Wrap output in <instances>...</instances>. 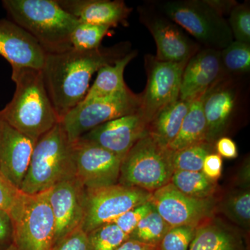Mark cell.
I'll return each mask as SVG.
<instances>
[{"mask_svg":"<svg viewBox=\"0 0 250 250\" xmlns=\"http://www.w3.org/2000/svg\"><path fill=\"white\" fill-rule=\"evenodd\" d=\"M129 51V43L121 42L94 50L72 49L62 53L46 54L41 71L60 121L84 99L94 74L102 67L114 63Z\"/></svg>","mask_w":250,"mask_h":250,"instance_id":"6da1fadb","label":"cell"},{"mask_svg":"<svg viewBox=\"0 0 250 250\" xmlns=\"http://www.w3.org/2000/svg\"><path fill=\"white\" fill-rule=\"evenodd\" d=\"M11 69L16 90L12 100L0 111V118L37 141L60 123V118L47 93L41 70L26 67Z\"/></svg>","mask_w":250,"mask_h":250,"instance_id":"7a4b0ae2","label":"cell"},{"mask_svg":"<svg viewBox=\"0 0 250 250\" xmlns=\"http://www.w3.org/2000/svg\"><path fill=\"white\" fill-rule=\"evenodd\" d=\"M11 21L30 34L46 54L72 48L70 36L80 22L57 0H3Z\"/></svg>","mask_w":250,"mask_h":250,"instance_id":"3957f363","label":"cell"},{"mask_svg":"<svg viewBox=\"0 0 250 250\" xmlns=\"http://www.w3.org/2000/svg\"><path fill=\"white\" fill-rule=\"evenodd\" d=\"M75 176L72 143L59 123L36 141L20 190L36 194Z\"/></svg>","mask_w":250,"mask_h":250,"instance_id":"277c9868","label":"cell"},{"mask_svg":"<svg viewBox=\"0 0 250 250\" xmlns=\"http://www.w3.org/2000/svg\"><path fill=\"white\" fill-rule=\"evenodd\" d=\"M49 189L36 194L20 190L9 210L12 244L16 250H52L55 224L49 200Z\"/></svg>","mask_w":250,"mask_h":250,"instance_id":"5b68a950","label":"cell"},{"mask_svg":"<svg viewBox=\"0 0 250 250\" xmlns=\"http://www.w3.org/2000/svg\"><path fill=\"white\" fill-rule=\"evenodd\" d=\"M172 154L147 132L122 159L118 184L152 193L170 183L174 172Z\"/></svg>","mask_w":250,"mask_h":250,"instance_id":"8992f818","label":"cell"},{"mask_svg":"<svg viewBox=\"0 0 250 250\" xmlns=\"http://www.w3.org/2000/svg\"><path fill=\"white\" fill-rule=\"evenodd\" d=\"M161 14L193 36L205 48L221 51L233 41L228 21L207 0L158 2Z\"/></svg>","mask_w":250,"mask_h":250,"instance_id":"52a82bcc","label":"cell"},{"mask_svg":"<svg viewBox=\"0 0 250 250\" xmlns=\"http://www.w3.org/2000/svg\"><path fill=\"white\" fill-rule=\"evenodd\" d=\"M141 95L129 88L111 96L80 103L67 112L60 123L71 143L99 125L139 111Z\"/></svg>","mask_w":250,"mask_h":250,"instance_id":"ba28073f","label":"cell"},{"mask_svg":"<svg viewBox=\"0 0 250 250\" xmlns=\"http://www.w3.org/2000/svg\"><path fill=\"white\" fill-rule=\"evenodd\" d=\"M151 193L119 184L85 188L82 228L88 233L100 225L113 223L125 212L150 200Z\"/></svg>","mask_w":250,"mask_h":250,"instance_id":"9c48e42d","label":"cell"},{"mask_svg":"<svg viewBox=\"0 0 250 250\" xmlns=\"http://www.w3.org/2000/svg\"><path fill=\"white\" fill-rule=\"evenodd\" d=\"M149 201L171 228H198L213 218L218 204L215 197L199 199L184 195L170 182L151 193Z\"/></svg>","mask_w":250,"mask_h":250,"instance_id":"30bf717a","label":"cell"},{"mask_svg":"<svg viewBox=\"0 0 250 250\" xmlns=\"http://www.w3.org/2000/svg\"><path fill=\"white\" fill-rule=\"evenodd\" d=\"M147 82L141 95L139 112L147 121L179 98L182 75L187 62H163L155 57L146 59Z\"/></svg>","mask_w":250,"mask_h":250,"instance_id":"8fae6325","label":"cell"},{"mask_svg":"<svg viewBox=\"0 0 250 250\" xmlns=\"http://www.w3.org/2000/svg\"><path fill=\"white\" fill-rule=\"evenodd\" d=\"M75 176L85 188L118 183L122 159L98 145L79 139L72 143Z\"/></svg>","mask_w":250,"mask_h":250,"instance_id":"7c38bea8","label":"cell"},{"mask_svg":"<svg viewBox=\"0 0 250 250\" xmlns=\"http://www.w3.org/2000/svg\"><path fill=\"white\" fill-rule=\"evenodd\" d=\"M140 18L155 41L156 60L188 62L200 50V45L164 14H156L147 8H141Z\"/></svg>","mask_w":250,"mask_h":250,"instance_id":"4fadbf2b","label":"cell"},{"mask_svg":"<svg viewBox=\"0 0 250 250\" xmlns=\"http://www.w3.org/2000/svg\"><path fill=\"white\" fill-rule=\"evenodd\" d=\"M238 87L231 77L223 75L202 96L207 123V142L215 145L226 133L236 112Z\"/></svg>","mask_w":250,"mask_h":250,"instance_id":"5bb4252c","label":"cell"},{"mask_svg":"<svg viewBox=\"0 0 250 250\" xmlns=\"http://www.w3.org/2000/svg\"><path fill=\"white\" fill-rule=\"evenodd\" d=\"M85 196V188L76 177L62 181L49 189V204L55 224L54 244L82 227Z\"/></svg>","mask_w":250,"mask_h":250,"instance_id":"9a60e30c","label":"cell"},{"mask_svg":"<svg viewBox=\"0 0 250 250\" xmlns=\"http://www.w3.org/2000/svg\"><path fill=\"white\" fill-rule=\"evenodd\" d=\"M147 123L139 111L99 125L80 139L98 145L122 159L147 131Z\"/></svg>","mask_w":250,"mask_h":250,"instance_id":"2e32d148","label":"cell"},{"mask_svg":"<svg viewBox=\"0 0 250 250\" xmlns=\"http://www.w3.org/2000/svg\"><path fill=\"white\" fill-rule=\"evenodd\" d=\"M36 143L0 118V173L19 190Z\"/></svg>","mask_w":250,"mask_h":250,"instance_id":"e0dca14e","label":"cell"},{"mask_svg":"<svg viewBox=\"0 0 250 250\" xmlns=\"http://www.w3.org/2000/svg\"><path fill=\"white\" fill-rule=\"evenodd\" d=\"M0 56L11 67H26L41 70L45 52L37 41L9 19H0Z\"/></svg>","mask_w":250,"mask_h":250,"instance_id":"ac0fdd59","label":"cell"},{"mask_svg":"<svg viewBox=\"0 0 250 250\" xmlns=\"http://www.w3.org/2000/svg\"><path fill=\"white\" fill-rule=\"evenodd\" d=\"M223 75L220 51L201 49L184 68L179 99L191 102L202 96Z\"/></svg>","mask_w":250,"mask_h":250,"instance_id":"d6986e66","label":"cell"},{"mask_svg":"<svg viewBox=\"0 0 250 250\" xmlns=\"http://www.w3.org/2000/svg\"><path fill=\"white\" fill-rule=\"evenodd\" d=\"M62 9L81 22L115 27L126 26L132 9L121 0H57Z\"/></svg>","mask_w":250,"mask_h":250,"instance_id":"ffe728a7","label":"cell"},{"mask_svg":"<svg viewBox=\"0 0 250 250\" xmlns=\"http://www.w3.org/2000/svg\"><path fill=\"white\" fill-rule=\"evenodd\" d=\"M188 250H248L243 235L218 219L212 218L197 228Z\"/></svg>","mask_w":250,"mask_h":250,"instance_id":"44dd1931","label":"cell"},{"mask_svg":"<svg viewBox=\"0 0 250 250\" xmlns=\"http://www.w3.org/2000/svg\"><path fill=\"white\" fill-rule=\"evenodd\" d=\"M190 103L179 99L161 110L148 123V134L161 146L168 148L178 134Z\"/></svg>","mask_w":250,"mask_h":250,"instance_id":"7402d4cb","label":"cell"},{"mask_svg":"<svg viewBox=\"0 0 250 250\" xmlns=\"http://www.w3.org/2000/svg\"><path fill=\"white\" fill-rule=\"evenodd\" d=\"M137 55L136 51H130L114 63L104 65L98 71L96 80L90 87L83 103L111 96L128 88L124 80L126 65ZM82 103V102H81Z\"/></svg>","mask_w":250,"mask_h":250,"instance_id":"603a6c76","label":"cell"},{"mask_svg":"<svg viewBox=\"0 0 250 250\" xmlns=\"http://www.w3.org/2000/svg\"><path fill=\"white\" fill-rule=\"evenodd\" d=\"M202 96L190 103L178 134L169 146L168 149L172 152L207 141V123L202 108Z\"/></svg>","mask_w":250,"mask_h":250,"instance_id":"cb8c5ba5","label":"cell"},{"mask_svg":"<svg viewBox=\"0 0 250 250\" xmlns=\"http://www.w3.org/2000/svg\"><path fill=\"white\" fill-rule=\"evenodd\" d=\"M170 183L184 195L195 198L214 197L217 190L216 181L208 178L202 171H175Z\"/></svg>","mask_w":250,"mask_h":250,"instance_id":"d4e9b609","label":"cell"},{"mask_svg":"<svg viewBox=\"0 0 250 250\" xmlns=\"http://www.w3.org/2000/svg\"><path fill=\"white\" fill-rule=\"evenodd\" d=\"M219 209L231 222L244 229L250 225L249 186L230 192L219 203Z\"/></svg>","mask_w":250,"mask_h":250,"instance_id":"484cf974","label":"cell"},{"mask_svg":"<svg viewBox=\"0 0 250 250\" xmlns=\"http://www.w3.org/2000/svg\"><path fill=\"white\" fill-rule=\"evenodd\" d=\"M213 152H215V145L207 141L174 151L172 154L174 172H201L206 156Z\"/></svg>","mask_w":250,"mask_h":250,"instance_id":"4316f807","label":"cell"},{"mask_svg":"<svg viewBox=\"0 0 250 250\" xmlns=\"http://www.w3.org/2000/svg\"><path fill=\"white\" fill-rule=\"evenodd\" d=\"M171 228L155 209L146 215L137 225L129 238L157 248Z\"/></svg>","mask_w":250,"mask_h":250,"instance_id":"83f0119b","label":"cell"},{"mask_svg":"<svg viewBox=\"0 0 250 250\" xmlns=\"http://www.w3.org/2000/svg\"><path fill=\"white\" fill-rule=\"evenodd\" d=\"M224 75H241L250 70V44L233 41L220 51Z\"/></svg>","mask_w":250,"mask_h":250,"instance_id":"f1b7e54d","label":"cell"},{"mask_svg":"<svg viewBox=\"0 0 250 250\" xmlns=\"http://www.w3.org/2000/svg\"><path fill=\"white\" fill-rule=\"evenodd\" d=\"M87 236L89 250H116L129 238L114 223L100 225L87 233Z\"/></svg>","mask_w":250,"mask_h":250,"instance_id":"f546056e","label":"cell"},{"mask_svg":"<svg viewBox=\"0 0 250 250\" xmlns=\"http://www.w3.org/2000/svg\"><path fill=\"white\" fill-rule=\"evenodd\" d=\"M111 27L79 22L72 31L70 41L72 48L81 51L100 48L104 38L109 34Z\"/></svg>","mask_w":250,"mask_h":250,"instance_id":"4dcf8cb0","label":"cell"},{"mask_svg":"<svg viewBox=\"0 0 250 250\" xmlns=\"http://www.w3.org/2000/svg\"><path fill=\"white\" fill-rule=\"evenodd\" d=\"M228 24L236 41L250 44L249 4H237L230 12Z\"/></svg>","mask_w":250,"mask_h":250,"instance_id":"1f68e13d","label":"cell"},{"mask_svg":"<svg viewBox=\"0 0 250 250\" xmlns=\"http://www.w3.org/2000/svg\"><path fill=\"white\" fill-rule=\"evenodd\" d=\"M196 229L190 226L171 228L161 240L157 250H188Z\"/></svg>","mask_w":250,"mask_h":250,"instance_id":"d6a6232c","label":"cell"},{"mask_svg":"<svg viewBox=\"0 0 250 250\" xmlns=\"http://www.w3.org/2000/svg\"><path fill=\"white\" fill-rule=\"evenodd\" d=\"M153 209L154 207L150 201L146 202L125 212L116 218L113 223H116L123 232L129 236L140 222Z\"/></svg>","mask_w":250,"mask_h":250,"instance_id":"836d02e7","label":"cell"},{"mask_svg":"<svg viewBox=\"0 0 250 250\" xmlns=\"http://www.w3.org/2000/svg\"><path fill=\"white\" fill-rule=\"evenodd\" d=\"M52 250H89L87 233L82 227L75 229L59 240Z\"/></svg>","mask_w":250,"mask_h":250,"instance_id":"e575fe53","label":"cell"},{"mask_svg":"<svg viewBox=\"0 0 250 250\" xmlns=\"http://www.w3.org/2000/svg\"><path fill=\"white\" fill-rule=\"evenodd\" d=\"M19 192V189L14 187L0 173V210L9 213Z\"/></svg>","mask_w":250,"mask_h":250,"instance_id":"d590c367","label":"cell"},{"mask_svg":"<svg viewBox=\"0 0 250 250\" xmlns=\"http://www.w3.org/2000/svg\"><path fill=\"white\" fill-rule=\"evenodd\" d=\"M223 168L222 157L216 152L210 153L204 160L202 172L208 178L216 181L221 176Z\"/></svg>","mask_w":250,"mask_h":250,"instance_id":"8d00e7d4","label":"cell"},{"mask_svg":"<svg viewBox=\"0 0 250 250\" xmlns=\"http://www.w3.org/2000/svg\"><path fill=\"white\" fill-rule=\"evenodd\" d=\"M13 226L9 213L0 210V246H9L12 243Z\"/></svg>","mask_w":250,"mask_h":250,"instance_id":"74e56055","label":"cell"},{"mask_svg":"<svg viewBox=\"0 0 250 250\" xmlns=\"http://www.w3.org/2000/svg\"><path fill=\"white\" fill-rule=\"evenodd\" d=\"M215 149L217 154L228 159H236L238 156V148L236 143L229 137L220 138L215 143Z\"/></svg>","mask_w":250,"mask_h":250,"instance_id":"f35d334b","label":"cell"},{"mask_svg":"<svg viewBox=\"0 0 250 250\" xmlns=\"http://www.w3.org/2000/svg\"><path fill=\"white\" fill-rule=\"evenodd\" d=\"M207 3L210 6L213 8L220 15L223 16V15L228 14L231 12V10L238 3L232 0L229 1H219V0H207Z\"/></svg>","mask_w":250,"mask_h":250,"instance_id":"ab89813d","label":"cell"},{"mask_svg":"<svg viewBox=\"0 0 250 250\" xmlns=\"http://www.w3.org/2000/svg\"><path fill=\"white\" fill-rule=\"evenodd\" d=\"M116 250H157V248L129 238Z\"/></svg>","mask_w":250,"mask_h":250,"instance_id":"60d3db41","label":"cell"},{"mask_svg":"<svg viewBox=\"0 0 250 250\" xmlns=\"http://www.w3.org/2000/svg\"><path fill=\"white\" fill-rule=\"evenodd\" d=\"M0 250H16V248H15L14 245H13L12 243H11V244L9 246L6 247V248H5L4 249Z\"/></svg>","mask_w":250,"mask_h":250,"instance_id":"b9f144b4","label":"cell"}]
</instances>
